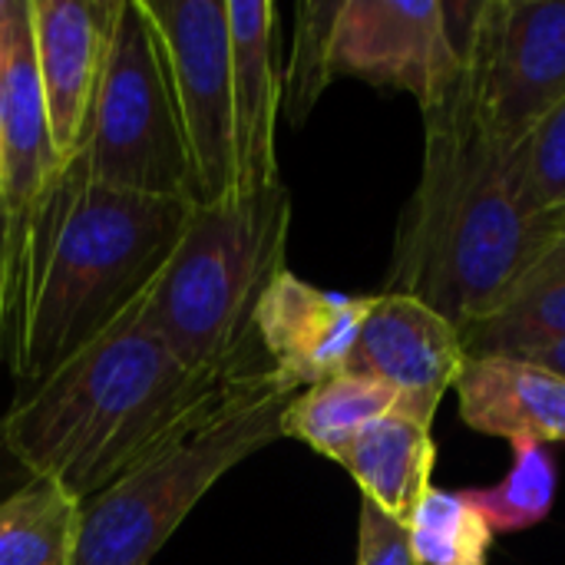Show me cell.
<instances>
[{
	"label": "cell",
	"instance_id": "1",
	"mask_svg": "<svg viewBox=\"0 0 565 565\" xmlns=\"http://www.w3.org/2000/svg\"><path fill=\"white\" fill-rule=\"evenodd\" d=\"M195 205L89 182L66 162L10 228V354L36 387L152 288Z\"/></svg>",
	"mask_w": 565,
	"mask_h": 565
},
{
	"label": "cell",
	"instance_id": "2",
	"mask_svg": "<svg viewBox=\"0 0 565 565\" xmlns=\"http://www.w3.org/2000/svg\"><path fill=\"white\" fill-rule=\"evenodd\" d=\"M271 364L189 371L136 308L70 358L0 420V440L33 477L76 503L99 497L238 377Z\"/></svg>",
	"mask_w": 565,
	"mask_h": 565
},
{
	"label": "cell",
	"instance_id": "3",
	"mask_svg": "<svg viewBox=\"0 0 565 565\" xmlns=\"http://www.w3.org/2000/svg\"><path fill=\"white\" fill-rule=\"evenodd\" d=\"M424 172L404 205L387 288L414 295L460 331L493 318L565 222L526 218L507 185L503 152L473 119L467 66L424 113Z\"/></svg>",
	"mask_w": 565,
	"mask_h": 565
},
{
	"label": "cell",
	"instance_id": "4",
	"mask_svg": "<svg viewBox=\"0 0 565 565\" xmlns=\"http://www.w3.org/2000/svg\"><path fill=\"white\" fill-rule=\"evenodd\" d=\"M291 195L278 182L265 192L195 205L175 252L136 305L189 371H225L268 361L255 311L285 271Z\"/></svg>",
	"mask_w": 565,
	"mask_h": 565
},
{
	"label": "cell",
	"instance_id": "5",
	"mask_svg": "<svg viewBox=\"0 0 565 565\" xmlns=\"http://www.w3.org/2000/svg\"><path fill=\"white\" fill-rule=\"evenodd\" d=\"M291 397L295 391L278 381L275 367L238 377L113 487L79 503L70 565L152 563L232 467L281 437Z\"/></svg>",
	"mask_w": 565,
	"mask_h": 565
},
{
	"label": "cell",
	"instance_id": "6",
	"mask_svg": "<svg viewBox=\"0 0 565 565\" xmlns=\"http://www.w3.org/2000/svg\"><path fill=\"white\" fill-rule=\"evenodd\" d=\"M89 182L199 205L166 46L146 0H119L99 89L70 159Z\"/></svg>",
	"mask_w": 565,
	"mask_h": 565
},
{
	"label": "cell",
	"instance_id": "7",
	"mask_svg": "<svg viewBox=\"0 0 565 565\" xmlns=\"http://www.w3.org/2000/svg\"><path fill=\"white\" fill-rule=\"evenodd\" d=\"M467 86L477 126L507 156L565 103V0H487Z\"/></svg>",
	"mask_w": 565,
	"mask_h": 565
},
{
	"label": "cell",
	"instance_id": "8",
	"mask_svg": "<svg viewBox=\"0 0 565 565\" xmlns=\"http://www.w3.org/2000/svg\"><path fill=\"white\" fill-rule=\"evenodd\" d=\"M182 116L199 205L238 195L232 33L225 0H146Z\"/></svg>",
	"mask_w": 565,
	"mask_h": 565
},
{
	"label": "cell",
	"instance_id": "9",
	"mask_svg": "<svg viewBox=\"0 0 565 565\" xmlns=\"http://www.w3.org/2000/svg\"><path fill=\"white\" fill-rule=\"evenodd\" d=\"M457 63L440 0H341L331 33V76L404 89L434 113L454 89Z\"/></svg>",
	"mask_w": 565,
	"mask_h": 565
},
{
	"label": "cell",
	"instance_id": "10",
	"mask_svg": "<svg viewBox=\"0 0 565 565\" xmlns=\"http://www.w3.org/2000/svg\"><path fill=\"white\" fill-rule=\"evenodd\" d=\"M467 364L463 338L454 321L414 295L381 291L348 361L351 374L377 377L401 394V411L424 424Z\"/></svg>",
	"mask_w": 565,
	"mask_h": 565
},
{
	"label": "cell",
	"instance_id": "11",
	"mask_svg": "<svg viewBox=\"0 0 565 565\" xmlns=\"http://www.w3.org/2000/svg\"><path fill=\"white\" fill-rule=\"evenodd\" d=\"M371 305L374 295L324 291L285 268L255 311V334L278 381L298 394L344 374Z\"/></svg>",
	"mask_w": 565,
	"mask_h": 565
},
{
	"label": "cell",
	"instance_id": "12",
	"mask_svg": "<svg viewBox=\"0 0 565 565\" xmlns=\"http://www.w3.org/2000/svg\"><path fill=\"white\" fill-rule=\"evenodd\" d=\"M119 0H30L36 73L56 159L66 166L99 89Z\"/></svg>",
	"mask_w": 565,
	"mask_h": 565
},
{
	"label": "cell",
	"instance_id": "13",
	"mask_svg": "<svg viewBox=\"0 0 565 565\" xmlns=\"http://www.w3.org/2000/svg\"><path fill=\"white\" fill-rule=\"evenodd\" d=\"M60 169L36 73L30 0H10L0 26V202L10 228Z\"/></svg>",
	"mask_w": 565,
	"mask_h": 565
},
{
	"label": "cell",
	"instance_id": "14",
	"mask_svg": "<svg viewBox=\"0 0 565 565\" xmlns=\"http://www.w3.org/2000/svg\"><path fill=\"white\" fill-rule=\"evenodd\" d=\"M232 33V103L238 195L278 185L275 119L281 109V79L275 66L278 13L268 0H225Z\"/></svg>",
	"mask_w": 565,
	"mask_h": 565
},
{
	"label": "cell",
	"instance_id": "15",
	"mask_svg": "<svg viewBox=\"0 0 565 565\" xmlns=\"http://www.w3.org/2000/svg\"><path fill=\"white\" fill-rule=\"evenodd\" d=\"M460 417L470 430L503 440L565 444V377L523 358H467Z\"/></svg>",
	"mask_w": 565,
	"mask_h": 565
},
{
	"label": "cell",
	"instance_id": "16",
	"mask_svg": "<svg viewBox=\"0 0 565 565\" xmlns=\"http://www.w3.org/2000/svg\"><path fill=\"white\" fill-rule=\"evenodd\" d=\"M334 460L354 477L364 500L407 526L430 490L437 444L430 437V424L394 411L367 424L338 450Z\"/></svg>",
	"mask_w": 565,
	"mask_h": 565
},
{
	"label": "cell",
	"instance_id": "17",
	"mask_svg": "<svg viewBox=\"0 0 565 565\" xmlns=\"http://www.w3.org/2000/svg\"><path fill=\"white\" fill-rule=\"evenodd\" d=\"M460 338L467 358H523L565 341V235L526 271L493 318L460 331Z\"/></svg>",
	"mask_w": 565,
	"mask_h": 565
},
{
	"label": "cell",
	"instance_id": "18",
	"mask_svg": "<svg viewBox=\"0 0 565 565\" xmlns=\"http://www.w3.org/2000/svg\"><path fill=\"white\" fill-rule=\"evenodd\" d=\"M401 411V394L377 377L334 374L321 384L298 391L281 417V437L308 444L321 457H338V450L354 440L367 424Z\"/></svg>",
	"mask_w": 565,
	"mask_h": 565
},
{
	"label": "cell",
	"instance_id": "19",
	"mask_svg": "<svg viewBox=\"0 0 565 565\" xmlns=\"http://www.w3.org/2000/svg\"><path fill=\"white\" fill-rule=\"evenodd\" d=\"M79 503L50 480H30L0 503V565H70Z\"/></svg>",
	"mask_w": 565,
	"mask_h": 565
},
{
	"label": "cell",
	"instance_id": "20",
	"mask_svg": "<svg viewBox=\"0 0 565 565\" xmlns=\"http://www.w3.org/2000/svg\"><path fill=\"white\" fill-rule=\"evenodd\" d=\"M559 470L546 444L513 440V467L503 483L490 490H463V497L483 513L493 536L523 533L540 526L556 503Z\"/></svg>",
	"mask_w": 565,
	"mask_h": 565
},
{
	"label": "cell",
	"instance_id": "21",
	"mask_svg": "<svg viewBox=\"0 0 565 565\" xmlns=\"http://www.w3.org/2000/svg\"><path fill=\"white\" fill-rule=\"evenodd\" d=\"M503 169L526 218L565 222V103L507 152Z\"/></svg>",
	"mask_w": 565,
	"mask_h": 565
},
{
	"label": "cell",
	"instance_id": "22",
	"mask_svg": "<svg viewBox=\"0 0 565 565\" xmlns=\"http://www.w3.org/2000/svg\"><path fill=\"white\" fill-rule=\"evenodd\" d=\"M417 565H487L493 530L460 493L430 487L407 523Z\"/></svg>",
	"mask_w": 565,
	"mask_h": 565
},
{
	"label": "cell",
	"instance_id": "23",
	"mask_svg": "<svg viewBox=\"0 0 565 565\" xmlns=\"http://www.w3.org/2000/svg\"><path fill=\"white\" fill-rule=\"evenodd\" d=\"M341 0H305L298 3L295 50L288 63V119L298 126L308 119L321 93L334 83L331 76V33Z\"/></svg>",
	"mask_w": 565,
	"mask_h": 565
},
{
	"label": "cell",
	"instance_id": "24",
	"mask_svg": "<svg viewBox=\"0 0 565 565\" xmlns=\"http://www.w3.org/2000/svg\"><path fill=\"white\" fill-rule=\"evenodd\" d=\"M354 565H417L407 526L361 500L358 516V563Z\"/></svg>",
	"mask_w": 565,
	"mask_h": 565
},
{
	"label": "cell",
	"instance_id": "25",
	"mask_svg": "<svg viewBox=\"0 0 565 565\" xmlns=\"http://www.w3.org/2000/svg\"><path fill=\"white\" fill-rule=\"evenodd\" d=\"M10 218L7 212H0V328L7 318V291H10Z\"/></svg>",
	"mask_w": 565,
	"mask_h": 565
},
{
	"label": "cell",
	"instance_id": "26",
	"mask_svg": "<svg viewBox=\"0 0 565 565\" xmlns=\"http://www.w3.org/2000/svg\"><path fill=\"white\" fill-rule=\"evenodd\" d=\"M523 361L543 364V367H550V371H556V374H563L565 377V341L546 344V348H540V351H530V354H523Z\"/></svg>",
	"mask_w": 565,
	"mask_h": 565
},
{
	"label": "cell",
	"instance_id": "27",
	"mask_svg": "<svg viewBox=\"0 0 565 565\" xmlns=\"http://www.w3.org/2000/svg\"><path fill=\"white\" fill-rule=\"evenodd\" d=\"M0 212H3V202H0Z\"/></svg>",
	"mask_w": 565,
	"mask_h": 565
}]
</instances>
